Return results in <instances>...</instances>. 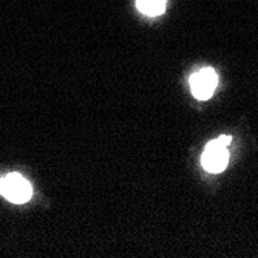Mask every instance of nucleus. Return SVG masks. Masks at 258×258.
Segmentation results:
<instances>
[{"label": "nucleus", "instance_id": "1", "mask_svg": "<svg viewBox=\"0 0 258 258\" xmlns=\"http://www.w3.org/2000/svg\"><path fill=\"white\" fill-rule=\"evenodd\" d=\"M0 194L8 201L22 204L31 198V184L19 173H10L0 179Z\"/></svg>", "mask_w": 258, "mask_h": 258}, {"label": "nucleus", "instance_id": "2", "mask_svg": "<svg viewBox=\"0 0 258 258\" xmlns=\"http://www.w3.org/2000/svg\"><path fill=\"white\" fill-rule=\"evenodd\" d=\"M227 162H229V153H227L226 147L218 139L210 141V143L206 146L204 153L201 156L203 167L210 173H220L226 169Z\"/></svg>", "mask_w": 258, "mask_h": 258}, {"label": "nucleus", "instance_id": "3", "mask_svg": "<svg viewBox=\"0 0 258 258\" xmlns=\"http://www.w3.org/2000/svg\"><path fill=\"white\" fill-rule=\"evenodd\" d=\"M217 84H218V76L215 73V70L203 68L195 75H192V78H190L192 95L200 101H206L214 95Z\"/></svg>", "mask_w": 258, "mask_h": 258}, {"label": "nucleus", "instance_id": "4", "mask_svg": "<svg viewBox=\"0 0 258 258\" xmlns=\"http://www.w3.org/2000/svg\"><path fill=\"white\" fill-rule=\"evenodd\" d=\"M167 0H136V7L138 10L150 17L161 16L166 10Z\"/></svg>", "mask_w": 258, "mask_h": 258}, {"label": "nucleus", "instance_id": "5", "mask_svg": "<svg viewBox=\"0 0 258 258\" xmlns=\"http://www.w3.org/2000/svg\"><path fill=\"white\" fill-rule=\"evenodd\" d=\"M218 141H220V143H221L224 147H227V146L232 143V136H229V135H221V136L218 138Z\"/></svg>", "mask_w": 258, "mask_h": 258}]
</instances>
